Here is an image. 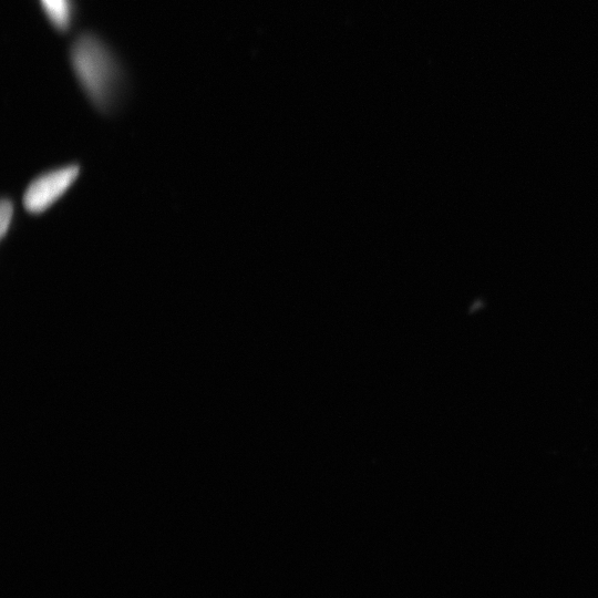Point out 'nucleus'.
<instances>
[{
	"label": "nucleus",
	"mask_w": 598,
	"mask_h": 598,
	"mask_svg": "<svg viewBox=\"0 0 598 598\" xmlns=\"http://www.w3.org/2000/svg\"><path fill=\"white\" fill-rule=\"evenodd\" d=\"M80 172L78 164H69L33 178L22 196L24 209L32 215L44 213L73 185Z\"/></svg>",
	"instance_id": "nucleus-2"
},
{
	"label": "nucleus",
	"mask_w": 598,
	"mask_h": 598,
	"mask_svg": "<svg viewBox=\"0 0 598 598\" xmlns=\"http://www.w3.org/2000/svg\"><path fill=\"white\" fill-rule=\"evenodd\" d=\"M51 23L63 31L69 27L71 7L69 0H40Z\"/></svg>",
	"instance_id": "nucleus-3"
},
{
	"label": "nucleus",
	"mask_w": 598,
	"mask_h": 598,
	"mask_svg": "<svg viewBox=\"0 0 598 598\" xmlns=\"http://www.w3.org/2000/svg\"><path fill=\"white\" fill-rule=\"evenodd\" d=\"M14 215V204L8 197H2L0 203V235L3 239L8 234Z\"/></svg>",
	"instance_id": "nucleus-4"
},
{
	"label": "nucleus",
	"mask_w": 598,
	"mask_h": 598,
	"mask_svg": "<svg viewBox=\"0 0 598 598\" xmlns=\"http://www.w3.org/2000/svg\"><path fill=\"white\" fill-rule=\"evenodd\" d=\"M74 73L91 102L106 111L117 85L115 63L105 45L91 34L79 37L71 49Z\"/></svg>",
	"instance_id": "nucleus-1"
}]
</instances>
